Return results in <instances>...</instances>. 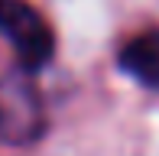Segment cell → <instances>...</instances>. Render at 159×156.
Returning a JSON list of instances; mask_svg holds the SVG:
<instances>
[{"instance_id":"3957f363","label":"cell","mask_w":159,"mask_h":156,"mask_svg":"<svg viewBox=\"0 0 159 156\" xmlns=\"http://www.w3.org/2000/svg\"><path fill=\"white\" fill-rule=\"evenodd\" d=\"M120 68L140 85L159 91V30H146L120 49Z\"/></svg>"},{"instance_id":"7a4b0ae2","label":"cell","mask_w":159,"mask_h":156,"mask_svg":"<svg viewBox=\"0 0 159 156\" xmlns=\"http://www.w3.org/2000/svg\"><path fill=\"white\" fill-rule=\"evenodd\" d=\"M0 33L13 46L20 68L42 72L55 55V33L30 0H0Z\"/></svg>"},{"instance_id":"6da1fadb","label":"cell","mask_w":159,"mask_h":156,"mask_svg":"<svg viewBox=\"0 0 159 156\" xmlns=\"http://www.w3.org/2000/svg\"><path fill=\"white\" fill-rule=\"evenodd\" d=\"M49 130V111L33 72H16L0 78V143L30 146Z\"/></svg>"}]
</instances>
